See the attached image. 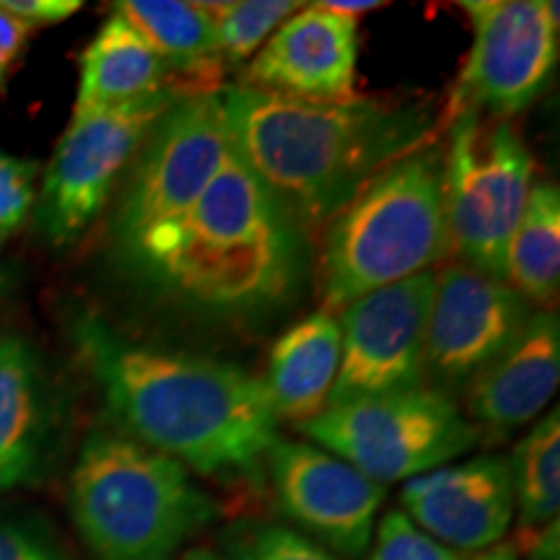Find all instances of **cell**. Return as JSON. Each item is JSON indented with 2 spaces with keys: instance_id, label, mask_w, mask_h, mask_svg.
<instances>
[{
  "instance_id": "6da1fadb",
  "label": "cell",
  "mask_w": 560,
  "mask_h": 560,
  "mask_svg": "<svg viewBox=\"0 0 560 560\" xmlns=\"http://www.w3.org/2000/svg\"><path fill=\"white\" fill-rule=\"evenodd\" d=\"M70 335L125 436L208 478L260 475L278 441V416L260 376L136 342L91 312L70 319Z\"/></svg>"
},
{
  "instance_id": "7a4b0ae2",
  "label": "cell",
  "mask_w": 560,
  "mask_h": 560,
  "mask_svg": "<svg viewBox=\"0 0 560 560\" xmlns=\"http://www.w3.org/2000/svg\"><path fill=\"white\" fill-rule=\"evenodd\" d=\"M221 104L231 151L268 187L304 240L319 236L389 164L433 143L425 104L361 96L306 102L247 86L221 91Z\"/></svg>"
},
{
  "instance_id": "3957f363",
  "label": "cell",
  "mask_w": 560,
  "mask_h": 560,
  "mask_svg": "<svg viewBox=\"0 0 560 560\" xmlns=\"http://www.w3.org/2000/svg\"><path fill=\"white\" fill-rule=\"evenodd\" d=\"M306 268L304 234L229 151L149 289L200 314L262 317L299 296Z\"/></svg>"
},
{
  "instance_id": "277c9868",
  "label": "cell",
  "mask_w": 560,
  "mask_h": 560,
  "mask_svg": "<svg viewBox=\"0 0 560 560\" xmlns=\"http://www.w3.org/2000/svg\"><path fill=\"white\" fill-rule=\"evenodd\" d=\"M450 255L444 149L429 143L376 174L325 229V312L429 272Z\"/></svg>"
},
{
  "instance_id": "5b68a950",
  "label": "cell",
  "mask_w": 560,
  "mask_h": 560,
  "mask_svg": "<svg viewBox=\"0 0 560 560\" xmlns=\"http://www.w3.org/2000/svg\"><path fill=\"white\" fill-rule=\"evenodd\" d=\"M70 514L96 560H174L219 514L187 467L115 431L83 441Z\"/></svg>"
},
{
  "instance_id": "8992f818",
  "label": "cell",
  "mask_w": 560,
  "mask_h": 560,
  "mask_svg": "<svg viewBox=\"0 0 560 560\" xmlns=\"http://www.w3.org/2000/svg\"><path fill=\"white\" fill-rule=\"evenodd\" d=\"M231 151L221 91L182 94L153 125L128 170L109 226L112 255L149 289L187 215L198 206Z\"/></svg>"
},
{
  "instance_id": "52a82bcc",
  "label": "cell",
  "mask_w": 560,
  "mask_h": 560,
  "mask_svg": "<svg viewBox=\"0 0 560 560\" xmlns=\"http://www.w3.org/2000/svg\"><path fill=\"white\" fill-rule=\"evenodd\" d=\"M299 431L380 486L439 470L482 441L457 400L429 384L327 408Z\"/></svg>"
},
{
  "instance_id": "ba28073f",
  "label": "cell",
  "mask_w": 560,
  "mask_h": 560,
  "mask_svg": "<svg viewBox=\"0 0 560 560\" xmlns=\"http://www.w3.org/2000/svg\"><path fill=\"white\" fill-rule=\"evenodd\" d=\"M535 161L511 120L462 112L450 120L444 202L452 255L482 276H503V255L532 190Z\"/></svg>"
},
{
  "instance_id": "9c48e42d",
  "label": "cell",
  "mask_w": 560,
  "mask_h": 560,
  "mask_svg": "<svg viewBox=\"0 0 560 560\" xmlns=\"http://www.w3.org/2000/svg\"><path fill=\"white\" fill-rule=\"evenodd\" d=\"M187 91L164 89L143 100L70 120L55 145L34 202V219L52 247H70L100 219L115 182L151 136L153 125Z\"/></svg>"
},
{
  "instance_id": "30bf717a",
  "label": "cell",
  "mask_w": 560,
  "mask_h": 560,
  "mask_svg": "<svg viewBox=\"0 0 560 560\" xmlns=\"http://www.w3.org/2000/svg\"><path fill=\"white\" fill-rule=\"evenodd\" d=\"M472 47L452 91L450 120L478 112L511 120L550 86L558 66V3L545 0H470Z\"/></svg>"
},
{
  "instance_id": "8fae6325",
  "label": "cell",
  "mask_w": 560,
  "mask_h": 560,
  "mask_svg": "<svg viewBox=\"0 0 560 560\" xmlns=\"http://www.w3.org/2000/svg\"><path fill=\"white\" fill-rule=\"evenodd\" d=\"M433 291L436 270H429L369 293L340 312V369L327 408L423 387Z\"/></svg>"
},
{
  "instance_id": "7c38bea8",
  "label": "cell",
  "mask_w": 560,
  "mask_h": 560,
  "mask_svg": "<svg viewBox=\"0 0 560 560\" xmlns=\"http://www.w3.org/2000/svg\"><path fill=\"white\" fill-rule=\"evenodd\" d=\"M532 306L499 278L467 265L436 270L429 325H425L423 380L454 395L465 389L509 346L532 317Z\"/></svg>"
},
{
  "instance_id": "4fadbf2b",
  "label": "cell",
  "mask_w": 560,
  "mask_h": 560,
  "mask_svg": "<svg viewBox=\"0 0 560 560\" xmlns=\"http://www.w3.org/2000/svg\"><path fill=\"white\" fill-rule=\"evenodd\" d=\"M265 467L280 511L314 537V542L359 560L369 550L387 486H380L348 462L304 441L278 439Z\"/></svg>"
},
{
  "instance_id": "5bb4252c",
  "label": "cell",
  "mask_w": 560,
  "mask_h": 560,
  "mask_svg": "<svg viewBox=\"0 0 560 560\" xmlns=\"http://www.w3.org/2000/svg\"><path fill=\"white\" fill-rule=\"evenodd\" d=\"M400 501L412 524L454 552L503 540L514 520V478L503 454H480L454 467L405 480Z\"/></svg>"
},
{
  "instance_id": "9a60e30c",
  "label": "cell",
  "mask_w": 560,
  "mask_h": 560,
  "mask_svg": "<svg viewBox=\"0 0 560 560\" xmlns=\"http://www.w3.org/2000/svg\"><path fill=\"white\" fill-rule=\"evenodd\" d=\"M359 24L355 19L301 5L260 47L242 86L306 102H348L355 91Z\"/></svg>"
},
{
  "instance_id": "2e32d148",
  "label": "cell",
  "mask_w": 560,
  "mask_h": 560,
  "mask_svg": "<svg viewBox=\"0 0 560 560\" xmlns=\"http://www.w3.org/2000/svg\"><path fill=\"white\" fill-rule=\"evenodd\" d=\"M558 380V314L535 310L522 332L465 387L467 412L488 431H516L552 400Z\"/></svg>"
},
{
  "instance_id": "e0dca14e",
  "label": "cell",
  "mask_w": 560,
  "mask_h": 560,
  "mask_svg": "<svg viewBox=\"0 0 560 560\" xmlns=\"http://www.w3.org/2000/svg\"><path fill=\"white\" fill-rule=\"evenodd\" d=\"M55 450L58 410L37 350L0 335V493L45 478Z\"/></svg>"
},
{
  "instance_id": "ac0fdd59",
  "label": "cell",
  "mask_w": 560,
  "mask_h": 560,
  "mask_svg": "<svg viewBox=\"0 0 560 560\" xmlns=\"http://www.w3.org/2000/svg\"><path fill=\"white\" fill-rule=\"evenodd\" d=\"M342 332L332 312H314L280 335L270 353L265 387L278 420L304 425L327 408L340 369Z\"/></svg>"
},
{
  "instance_id": "d6986e66",
  "label": "cell",
  "mask_w": 560,
  "mask_h": 560,
  "mask_svg": "<svg viewBox=\"0 0 560 560\" xmlns=\"http://www.w3.org/2000/svg\"><path fill=\"white\" fill-rule=\"evenodd\" d=\"M170 79L172 73L159 55L120 13L112 11L81 55L79 94L70 120L177 89Z\"/></svg>"
},
{
  "instance_id": "ffe728a7",
  "label": "cell",
  "mask_w": 560,
  "mask_h": 560,
  "mask_svg": "<svg viewBox=\"0 0 560 560\" xmlns=\"http://www.w3.org/2000/svg\"><path fill=\"white\" fill-rule=\"evenodd\" d=\"M115 11L128 21L170 73L192 79V94L221 91L223 60L215 45L213 21L200 3L179 0H122Z\"/></svg>"
},
{
  "instance_id": "44dd1931",
  "label": "cell",
  "mask_w": 560,
  "mask_h": 560,
  "mask_svg": "<svg viewBox=\"0 0 560 560\" xmlns=\"http://www.w3.org/2000/svg\"><path fill=\"white\" fill-rule=\"evenodd\" d=\"M503 283L527 304L548 306L560 289V192L552 182L532 185L522 219L503 255Z\"/></svg>"
},
{
  "instance_id": "7402d4cb",
  "label": "cell",
  "mask_w": 560,
  "mask_h": 560,
  "mask_svg": "<svg viewBox=\"0 0 560 560\" xmlns=\"http://www.w3.org/2000/svg\"><path fill=\"white\" fill-rule=\"evenodd\" d=\"M511 459L514 509L522 532L548 527L560 509V412L552 408L529 436L520 441Z\"/></svg>"
},
{
  "instance_id": "603a6c76",
  "label": "cell",
  "mask_w": 560,
  "mask_h": 560,
  "mask_svg": "<svg viewBox=\"0 0 560 560\" xmlns=\"http://www.w3.org/2000/svg\"><path fill=\"white\" fill-rule=\"evenodd\" d=\"M215 30L223 66H244L301 9L291 0H242V3H200Z\"/></svg>"
},
{
  "instance_id": "cb8c5ba5",
  "label": "cell",
  "mask_w": 560,
  "mask_h": 560,
  "mask_svg": "<svg viewBox=\"0 0 560 560\" xmlns=\"http://www.w3.org/2000/svg\"><path fill=\"white\" fill-rule=\"evenodd\" d=\"M226 560H340L312 537L270 522H236L223 532Z\"/></svg>"
},
{
  "instance_id": "d4e9b609",
  "label": "cell",
  "mask_w": 560,
  "mask_h": 560,
  "mask_svg": "<svg viewBox=\"0 0 560 560\" xmlns=\"http://www.w3.org/2000/svg\"><path fill=\"white\" fill-rule=\"evenodd\" d=\"M369 560H465L446 545L425 535L405 511H389L376 527Z\"/></svg>"
},
{
  "instance_id": "484cf974",
  "label": "cell",
  "mask_w": 560,
  "mask_h": 560,
  "mask_svg": "<svg viewBox=\"0 0 560 560\" xmlns=\"http://www.w3.org/2000/svg\"><path fill=\"white\" fill-rule=\"evenodd\" d=\"M37 161L0 149V244L16 234L37 202Z\"/></svg>"
},
{
  "instance_id": "4316f807",
  "label": "cell",
  "mask_w": 560,
  "mask_h": 560,
  "mask_svg": "<svg viewBox=\"0 0 560 560\" xmlns=\"http://www.w3.org/2000/svg\"><path fill=\"white\" fill-rule=\"evenodd\" d=\"M0 560H70L42 524L21 516H0Z\"/></svg>"
},
{
  "instance_id": "83f0119b",
  "label": "cell",
  "mask_w": 560,
  "mask_h": 560,
  "mask_svg": "<svg viewBox=\"0 0 560 560\" xmlns=\"http://www.w3.org/2000/svg\"><path fill=\"white\" fill-rule=\"evenodd\" d=\"M32 32L34 30L30 24H24L0 5V94L9 86V79L16 70L19 60L24 58Z\"/></svg>"
},
{
  "instance_id": "f1b7e54d",
  "label": "cell",
  "mask_w": 560,
  "mask_h": 560,
  "mask_svg": "<svg viewBox=\"0 0 560 560\" xmlns=\"http://www.w3.org/2000/svg\"><path fill=\"white\" fill-rule=\"evenodd\" d=\"M5 11L30 24L32 30L47 24H60L83 9L81 0H0Z\"/></svg>"
},
{
  "instance_id": "f546056e",
  "label": "cell",
  "mask_w": 560,
  "mask_h": 560,
  "mask_svg": "<svg viewBox=\"0 0 560 560\" xmlns=\"http://www.w3.org/2000/svg\"><path fill=\"white\" fill-rule=\"evenodd\" d=\"M317 5L322 11L338 13V16H348V19H355V16H363V13L384 9L382 0H325V3H317Z\"/></svg>"
},
{
  "instance_id": "4dcf8cb0",
  "label": "cell",
  "mask_w": 560,
  "mask_h": 560,
  "mask_svg": "<svg viewBox=\"0 0 560 560\" xmlns=\"http://www.w3.org/2000/svg\"><path fill=\"white\" fill-rule=\"evenodd\" d=\"M558 520L550 522L529 545V560H558Z\"/></svg>"
},
{
  "instance_id": "1f68e13d",
  "label": "cell",
  "mask_w": 560,
  "mask_h": 560,
  "mask_svg": "<svg viewBox=\"0 0 560 560\" xmlns=\"http://www.w3.org/2000/svg\"><path fill=\"white\" fill-rule=\"evenodd\" d=\"M475 560H516V548L514 545H501V548L482 552V556H478Z\"/></svg>"
},
{
  "instance_id": "d6a6232c",
  "label": "cell",
  "mask_w": 560,
  "mask_h": 560,
  "mask_svg": "<svg viewBox=\"0 0 560 560\" xmlns=\"http://www.w3.org/2000/svg\"><path fill=\"white\" fill-rule=\"evenodd\" d=\"M182 560H223V558L213 556V552H208V550H190Z\"/></svg>"
}]
</instances>
